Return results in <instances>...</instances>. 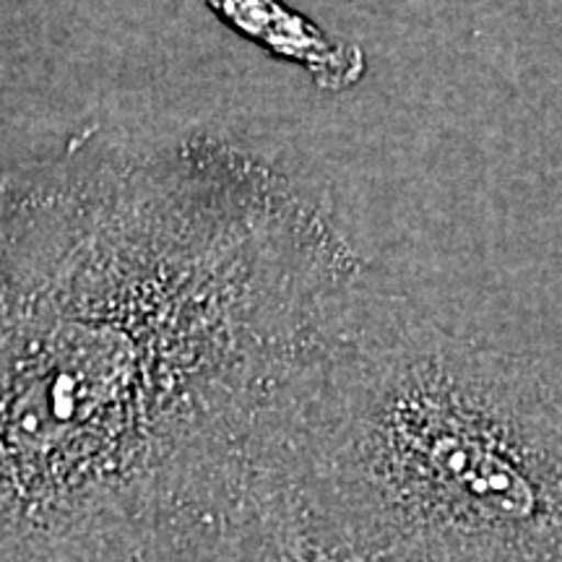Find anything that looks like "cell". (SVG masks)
Segmentation results:
<instances>
[{"mask_svg": "<svg viewBox=\"0 0 562 562\" xmlns=\"http://www.w3.org/2000/svg\"><path fill=\"white\" fill-rule=\"evenodd\" d=\"M144 562H393L313 508L269 463L175 521Z\"/></svg>", "mask_w": 562, "mask_h": 562, "instance_id": "obj_3", "label": "cell"}, {"mask_svg": "<svg viewBox=\"0 0 562 562\" xmlns=\"http://www.w3.org/2000/svg\"><path fill=\"white\" fill-rule=\"evenodd\" d=\"M372 281L313 180L91 125L0 180V562H144Z\"/></svg>", "mask_w": 562, "mask_h": 562, "instance_id": "obj_1", "label": "cell"}, {"mask_svg": "<svg viewBox=\"0 0 562 562\" xmlns=\"http://www.w3.org/2000/svg\"><path fill=\"white\" fill-rule=\"evenodd\" d=\"M232 32L256 42L271 58L300 66L323 91H347L368 70L360 45L336 40L284 0H203Z\"/></svg>", "mask_w": 562, "mask_h": 562, "instance_id": "obj_4", "label": "cell"}, {"mask_svg": "<svg viewBox=\"0 0 562 562\" xmlns=\"http://www.w3.org/2000/svg\"><path fill=\"white\" fill-rule=\"evenodd\" d=\"M269 467L393 562H562V375L375 281L294 383Z\"/></svg>", "mask_w": 562, "mask_h": 562, "instance_id": "obj_2", "label": "cell"}]
</instances>
